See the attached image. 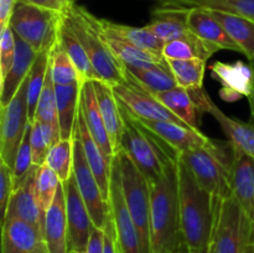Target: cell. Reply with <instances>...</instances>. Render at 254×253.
Here are the masks:
<instances>
[{"label": "cell", "mask_w": 254, "mask_h": 253, "mask_svg": "<svg viewBox=\"0 0 254 253\" xmlns=\"http://www.w3.org/2000/svg\"><path fill=\"white\" fill-rule=\"evenodd\" d=\"M81 82L55 86L61 139H73L81 101Z\"/></svg>", "instance_id": "cell-28"}, {"label": "cell", "mask_w": 254, "mask_h": 253, "mask_svg": "<svg viewBox=\"0 0 254 253\" xmlns=\"http://www.w3.org/2000/svg\"><path fill=\"white\" fill-rule=\"evenodd\" d=\"M35 119L44 122V123L50 124L54 126L60 133V124L59 116H57V101H56V91H55V83L52 79L51 67L49 63V69H47L46 81H45L44 89L40 94L39 103L36 107V114Z\"/></svg>", "instance_id": "cell-41"}, {"label": "cell", "mask_w": 254, "mask_h": 253, "mask_svg": "<svg viewBox=\"0 0 254 253\" xmlns=\"http://www.w3.org/2000/svg\"><path fill=\"white\" fill-rule=\"evenodd\" d=\"M61 15L19 1L12 12L9 26L17 37L40 54L52 50L56 45Z\"/></svg>", "instance_id": "cell-8"}, {"label": "cell", "mask_w": 254, "mask_h": 253, "mask_svg": "<svg viewBox=\"0 0 254 253\" xmlns=\"http://www.w3.org/2000/svg\"><path fill=\"white\" fill-rule=\"evenodd\" d=\"M50 51L40 52L32 66L29 74V83H27V106H29V122L32 123L35 121L36 107L39 103L40 94L44 89L45 81H46L47 69L50 63Z\"/></svg>", "instance_id": "cell-39"}, {"label": "cell", "mask_w": 254, "mask_h": 253, "mask_svg": "<svg viewBox=\"0 0 254 253\" xmlns=\"http://www.w3.org/2000/svg\"><path fill=\"white\" fill-rule=\"evenodd\" d=\"M101 35L107 46L112 51V54L114 55V57L118 60L119 63L124 68H144V67H151L166 62L163 55L145 51V50L139 49V47L133 46L128 42L122 41V40L116 39L113 36L104 35L102 32Z\"/></svg>", "instance_id": "cell-30"}, {"label": "cell", "mask_w": 254, "mask_h": 253, "mask_svg": "<svg viewBox=\"0 0 254 253\" xmlns=\"http://www.w3.org/2000/svg\"><path fill=\"white\" fill-rule=\"evenodd\" d=\"M94 22L99 31L108 36H113L116 39L126 41L133 46L143 49L145 51L153 52V54L163 55L164 45L165 42L156 37L153 32L149 31L145 26L134 27L129 25L118 24V22L109 21L106 19H99L94 16Z\"/></svg>", "instance_id": "cell-27"}, {"label": "cell", "mask_w": 254, "mask_h": 253, "mask_svg": "<svg viewBox=\"0 0 254 253\" xmlns=\"http://www.w3.org/2000/svg\"><path fill=\"white\" fill-rule=\"evenodd\" d=\"M231 195L254 222V159L235 148L231 164Z\"/></svg>", "instance_id": "cell-20"}, {"label": "cell", "mask_w": 254, "mask_h": 253, "mask_svg": "<svg viewBox=\"0 0 254 253\" xmlns=\"http://www.w3.org/2000/svg\"><path fill=\"white\" fill-rule=\"evenodd\" d=\"M179 87L195 91L202 88L207 61L201 59L166 60Z\"/></svg>", "instance_id": "cell-34"}, {"label": "cell", "mask_w": 254, "mask_h": 253, "mask_svg": "<svg viewBox=\"0 0 254 253\" xmlns=\"http://www.w3.org/2000/svg\"><path fill=\"white\" fill-rule=\"evenodd\" d=\"M154 96L190 128L200 130L197 122V107L191 97L190 91L178 86L170 91L160 92Z\"/></svg>", "instance_id": "cell-32"}, {"label": "cell", "mask_w": 254, "mask_h": 253, "mask_svg": "<svg viewBox=\"0 0 254 253\" xmlns=\"http://www.w3.org/2000/svg\"><path fill=\"white\" fill-rule=\"evenodd\" d=\"M123 134L119 150L129 156L136 168L148 179L155 183L163 176L166 168L179 161V154L170 148L154 131L145 128L123 108Z\"/></svg>", "instance_id": "cell-3"}, {"label": "cell", "mask_w": 254, "mask_h": 253, "mask_svg": "<svg viewBox=\"0 0 254 253\" xmlns=\"http://www.w3.org/2000/svg\"><path fill=\"white\" fill-rule=\"evenodd\" d=\"M173 5L230 12L254 21V0H174Z\"/></svg>", "instance_id": "cell-36"}, {"label": "cell", "mask_w": 254, "mask_h": 253, "mask_svg": "<svg viewBox=\"0 0 254 253\" xmlns=\"http://www.w3.org/2000/svg\"><path fill=\"white\" fill-rule=\"evenodd\" d=\"M76 134L81 139L82 146H83L84 155H86L87 163L89 168L93 171L97 181L101 188L102 195L104 200L109 202V191H111V170L112 163H109L108 159L101 150L98 144L93 139L92 134L89 133V129L87 126L86 121H84L83 113L79 108L78 118H77L76 124Z\"/></svg>", "instance_id": "cell-23"}, {"label": "cell", "mask_w": 254, "mask_h": 253, "mask_svg": "<svg viewBox=\"0 0 254 253\" xmlns=\"http://www.w3.org/2000/svg\"><path fill=\"white\" fill-rule=\"evenodd\" d=\"M79 108L83 113L84 121H86L87 126H88L89 133L92 134L93 139L98 144V146L103 151L109 163H113L116 154H114L113 148H112L108 131H107L106 124H104L101 111H99L98 102H97L96 92H94L93 82L92 81H87L82 83Z\"/></svg>", "instance_id": "cell-24"}, {"label": "cell", "mask_w": 254, "mask_h": 253, "mask_svg": "<svg viewBox=\"0 0 254 253\" xmlns=\"http://www.w3.org/2000/svg\"><path fill=\"white\" fill-rule=\"evenodd\" d=\"M57 44L62 47V50L72 60L77 72H78L81 83L87 81L99 79L93 66H92L91 61H89L86 50L83 49L79 40L77 39L74 32L72 31L68 22L64 19V14L61 15V19H60L59 31H57Z\"/></svg>", "instance_id": "cell-29"}, {"label": "cell", "mask_w": 254, "mask_h": 253, "mask_svg": "<svg viewBox=\"0 0 254 253\" xmlns=\"http://www.w3.org/2000/svg\"><path fill=\"white\" fill-rule=\"evenodd\" d=\"M36 169L37 166L35 165L29 175L26 176V179L20 184L19 188L14 190L11 197H10L4 220L19 218V220L30 223L44 233L45 213L46 212L40 206L36 196V190H35Z\"/></svg>", "instance_id": "cell-17"}, {"label": "cell", "mask_w": 254, "mask_h": 253, "mask_svg": "<svg viewBox=\"0 0 254 253\" xmlns=\"http://www.w3.org/2000/svg\"><path fill=\"white\" fill-rule=\"evenodd\" d=\"M14 192V183H12V169L7 164L0 163V208L4 220L6 215L7 205L10 197Z\"/></svg>", "instance_id": "cell-45"}, {"label": "cell", "mask_w": 254, "mask_h": 253, "mask_svg": "<svg viewBox=\"0 0 254 253\" xmlns=\"http://www.w3.org/2000/svg\"><path fill=\"white\" fill-rule=\"evenodd\" d=\"M61 139L60 133L50 124L35 119L31 123V135L30 143L32 148V159L34 165L41 166L46 161V156L49 150L54 144Z\"/></svg>", "instance_id": "cell-38"}, {"label": "cell", "mask_w": 254, "mask_h": 253, "mask_svg": "<svg viewBox=\"0 0 254 253\" xmlns=\"http://www.w3.org/2000/svg\"><path fill=\"white\" fill-rule=\"evenodd\" d=\"M73 139H60L47 153L45 165L55 171L61 183H64L73 174Z\"/></svg>", "instance_id": "cell-35"}, {"label": "cell", "mask_w": 254, "mask_h": 253, "mask_svg": "<svg viewBox=\"0 0 254 253\" xmlns=\"http://www.w3.org/2000/svg\"><path fill=\"white\" fill-rule=\"evenodd\" d=\"M30 135H31V123L27 126L25 135L20 143L19 150H17L16 158H15L14 166H12V183H14V190L20 186V184L26 179L30 171L34 169V159H32V148L30 143Z\"/></svg>", "instance_id": "cell-43"}, {"label": "cell", "mask_w": 254, "mask_h": 253, "mask_svg": "<svg viewBox=\"0 0 254 253\" xmlns=\"http://www.w3.org/2000/svg\"><path fill=\"white\" fill-rule=\"evenodd\" d=\"M208 10V9H207ZM218 21L222 24L231 39L236 42L241 50V54L246 55L250 61H254V21L230 14V12L208 10Z\"/></svg>", "instance_id": "cell-31"}, {"label": "cell", "mask_w": 254, "mask_h": 253, "mask_svg": "<svg viewBox=\"0 0 254 253\" xmlns=\"http://www.w3.org/2000/svg\"><path fill=\"white\" fill-rule=\"evenodd\" d=\"M178 163L169 165L163 176L150 184L151 253H181L185 247L179 206Z\"/></svg>", "instance_id": "cell-1"}, {"label": "cell", "mask_w": 254, "mask_h": 253, "mask_svg": "<svg viewBox=\"0 0 254 253\" xmlns=\"http://www.w3.org/2000/svg\"><path fill=\"white\" fill-rule=\"evenodd\" d=\"M104 252V231L94 227L89 238L86 253H103Z\"/></svg>", "instance_id": "cell-49"}, {"label": "cell", "mask_w": 254, "mask_h": 253, "mask_svg": "<svg viewBox=\"0 0 254 253\" xmlns=\"http://www.w3.org/2000/svg\"><path fill=\"white\" fill-rule=\"evenodd\" d=\"M19 0H0V32L9 26L15 7Z\"/></svg>", "instance_id": "cell-48"}, {"label": "cell", "mask_w": 254, "mask_h": 253, "mask_svg": "<svg viewBox=\"0 0 254 253\" xmlns=\"http://www.w3.org/2000/svg\"><path fill=\"white\" fill-rule=\"evenodd\" d=\"M116 158L119 164L124 200L138 231L140 253H151L150 184L127 154L119 150Z\"/></svg>", "instance_id": "cell-7"}, {"label": "cell", "mask_w": 254, "mask_h": 253, "mask_svg": "<svg viewBox=\"0 0 254 253\" xmlns=\"http://www.w3.org/2000/svg\"><path fill=\"white\" fill-rule=\"evenodd\" d=\"M19 1L35 5V6L50 10V11L57 12V14H64L72 4H74V0H19Z\"/></svg>", "instance_id": "cell-46"}, {"label": "cell", "mask_w": 254, "mask_h": 253, "mask_svg": "<svg viewBox=\"0 0 254 253\" xmlns=\"http://www.w3.org/2000/svg\"><path fill=\"white\" fill-rule=\"evenodd\" d=\"M179 206L184 245L195 253L210 245L215 222V198L205 190L188 166L179 160Z\"/></svg>", "instance_id": "cell-2"}, {"label": "cell", "mask_w": 254, "mask_h": 253, "mask_svg": "<svg viewBox=\"0 0 254 253\" xmlns=\"http://www.w3.org/2000/svg\"><path fill=\"white\" fill-rule=\"evenodd\" d=\"M145 27L165 44L174 40H200L189 29L186 7L179 5L163 4L160 9L154 11L153 20Z\"/></svg>", "instance_id": "cell-21"}, {"label": "cell", "mask_w": 254, "mask_h": 253, "mask_svg": "<svg viewBox=\"0 0 254 253\" xmlns=\"http://www.w3.org/2000/svg\"><path fill=\"white\" fill-rule=\"evenodd\" d=\"M44 238L49 253H68L66 198L62 183L54 202L45 213Z\"/></svg>", "instance_id": "cell-22"}, {"label": "cell", "mask_w": 254, "mask_h": 253, "mask_svg": "<svg viewBox=\"0 0 254 253\" xmlns=\"http://www.w3.org/2000/svg\"><path fill=\"white\" fill-rule=\"evenodd\" d=\"M173 1H174V0H173Z\"/></svg>", "instance_id": "cell-54"}, {"label": "cell", "mask_w": 254, "mask_h": 253, "mask_svg": "<svg viewBox=\"0 0 254 253\" xmlns=\"http://www.w3.org/2000/svg\"><path fill=\"white\" fill-rule=\"evenodd\" d=\"M109 207L111 217L116 230L117 245L121 253H140L138 231L133 217L128 210L124 200L123 189H122L121 173L117 158L112 163L111 170V191H109Z\"/></svg>", "instance_id": "cell-12"}, {"label": "cell", "mask_w": 254, "mask_h": 253, "mask_svg": "<svg viewBox=\"0 0 254 253\" xmlns=\"http://www.w3.org/2000/svg\"><path fill=\"white\" fill-rule=\"evenodd\" d=\"M136 121L143 124L145 128L154 131L178 154L193 148H213L217 144V140L210 139L201 133V130H193L175 122L150 121V119H136Z\"/></svg>", "instance_id": "cell-16"}, {"label": "cell", "mask_w": 254, "mask_h": 253, "mask_svg": "<svg viewBox=\"0 0 254 253\" xmlns=\"http://www.w3.org/2000/svg\"><path fill=\"white\" fill-rule=\"evenodd\" d=\"M112 87H113V92L116 94L119 106L127 113L130 114L133 118L150 119V121H169L189 126L180 118H178L173 112L169 111L164 104H161L153 93H150L148 89L140 86L127 72V69L126 79Z\"/></svg>", "instance_id": "cell-10"}, {"label": "cell", "mask_w": 254, "mask_h": 253, "mask_svg": "<svg viewBox=\"0 0 254 253\" xmlns=\"http://www.w3.org/2000/svg\"><path fill=\"white\" fill-rule=\"evenodd\" d=\"M60 185H61V181L54 170H51L45 164L37 166L36 174H35V190H36L40 206L45 212L54 202Z\"/></svg>", "instance_id": "cell-42"}, {"label": "cell", "mask_w": 254, "mask_h": 253, "mask_svg": "<svg viewBox=\"0 0 254 253\" xmlns=\"http://www.w3.org/2000/svg\"><path fill=\"white\" fill-rule=\"evenodd\" d=\"M16 51V37L11 27L7 26L0 32V83L9 73L15 60Z\"/></svg>", "instance_id": "cell-44"}, {"label": "cell", "mask_w": 254, "mask_h": 253, "mask_svg": "<svg viewBox=\"0 0 254 253\" xmlns=\"http://www.w3.org/2000/svg\"><path fill=\"white\" fill-rule=\"evenodd\" d=\"M73 175L76 179L77 188L88 208L94 227L103 230L111 216V207H109V202L104 200L98 181L87 163L81 139L77 135L76 131L73 136Z\"/></svg>", "instance_id": "cell-11"}, {"label": "cell", "mask_w": 254, "mask_h": 253, "mask_svg": "<svg viewBox=\"0 0 254 253\" xmlns=\"http://www.w3.org/2000/svg\"><path fill=\"white\" fill-rule=\"evenodd\" d=\"M216 51L202 40H174L164 45L163 56L165 60L201 59L208 61Z\"/></svg>", "instance_id": "cell-37"}, {"label": "cell", "mask_w": 254, "mask_h": 253, "mask_svg": "<svg viewBox=\"0 0 254 253\" xmlns=\"http://www.w3.org/2000/svg\"><path fill=\"white\" fill-rule=\"evenodd\" d=\"M2 253H49L44 233L19 218L2 221Z\"/></svg>", "instance_id": "cell-19"}, {"label": "cell", "mask_w": 254, "mask_h": 253, "mask_svg": "<svg viewBox=\"0 0 254 253\" xmlns=\"http://www.w3.org/2000/svg\"><path fill=\"white\" fill-rule=\"evenodd\" d=\"M245 253H254V241L252 243H250L247 248H246V252Z\"/></svg>", "instance_id": "cell-52"}, {"label": "cell", "mask_w": 254, "mask_h": 253, "mask_svg": "<svg viewBox=\"0 0 254 253\" xmlns=\"http://www.w3.org/2000/svg\"><path fill=\"white\" fill-rule=\"evenodd\" d=\"M179 160L192 173L197 183L215 200L231 196V164L233 146L217 141L213 148H193L181 151Z\"/></svg>", "instance_id": "cell-5"}, {"label": "cell", "mask_w": 254, "mask_h": 253, "mask_svg": "<svg viewBox=\"0 0 254 253\" xmlns=\"http://www.w3.org/2000/svg\"><path fill=\"white\" fill-rule=\"evenodd\" d=\"M254 241V222L232 195L215 200L213 253H245Z\"/></svg>", "instance_id": "cell-6"}, {"label": "cell", "mask_w": 254, "mask_h": 253, "mask_svg": "<svg viewBox=\"0 0 254 253\" xmlns=\"http://www.w3.org/2000/svg\"><path fill=\"white\" fill-rule=\"evenodd\" d=\"M186 7V6H185ZM186 22L195 36L211 47L220 50L241 52L240 47L231 39L220 21L203 7H186Z\"/></svg>", "instance_id": "cell-18"}, {"label": "cell", "mask_w": 254, "mask_h": 253, "mask_svg": "<svg viewBox=\"0 0 254 253\" xmlns=\"http://www.w3.org/2000/svg\"><path fill=\"white\" fill-rule=\"evenodd\" d=\"M15 37H16V51H15L14 63L4 81L0 83L1 84L0 87V107L1 108L14 98L22 82L30 74V71L39 56V54L24 40L17 37L16 35Z\"/></svg>", "instance_id": "cell-25"}, {"label": "cell", "mask_w": 254, "mask_h": 253, "mask_svg": "<svg viewBox=\"0 0 254 253\" xmlns=\"http://www.w3.org/2000/svg\"><path fill=\"white\" fill-rule=\"evenodd\" d=\"M50 67H51L55 86H64V84L81 82L73 62L57 42L50 51Z\"/></svg>", "instance_id": "cell-40"}, {"label": "cell", "mask_w": 254, "mask_h": 253, "mask_svg": "<svg viewBox=\"0 0 254 253\" xmlns=\"http://www.w3.org/2000/svg\"><path fill=\"white\" fill-rule=\"evenodd\" d=\"M181 253H190V252H188V251H186V248L184 247L183 252H181ZM195 253H213L212 252V246H211V243H210V245H207L206 247H203L202 250L198 251V252H195Z\"/></svg>", "instance_id": "cell-51"}, {"label": "cell", "mask_w": 254, "mask_h": 253, "mask_svg": "<svg viewBox=\"0 0 254 253\" xmlns=\"http://www.w3.org/2000/svg\"><path fill=\"white\" fill-rule=\"evenodd\" d=\"M127 72L138 82L140 86L148 89L150 93L156 94L166 92L178 87L173 72L169 67L168 61L165 63L155 64L144 68H126Z\"/></svg>", "instance_id": "cell-33"}, {"label": "cell", "mask_w": 254, "mask_h": 253, "mask_svg": "<svg viewBox=\"0 0 254 253\" xmlns=\"http://www.w3.org/2000/svg\"><path fill=\"white\" fill-rule=\"evenodd\" d=\"M103 231H104V252L103 253H121L119 252L118 245H117L116 230H114V225L111 216H109Z\"/></svg>", "instance_id": "cell-47"}, {"label": "cell", "mask_w": 254, "mask_h": 253, "mask_svg": "<svg viewBox=\"0 0 254 253\" xmlns=\"http://www.w3.org/2000/svg\"><path fill=\"white\" fill-rule=\"evenodd\" d=\"M250 64L253 69V88H252V93H251V96L248 97L247 99L251 108V121H254V61H250Z\"/></svg>", "instance_id": "cell-50"}, {"label": "cell", "mask_w": 254, "mask_h": 253, "mask_svg": "<svg viewBox=\"0 0 254 253\" xmlns=\"http://www.w3.org/2000/svg\"><path fill=\"white\" fill-rule=\"evenodd\" d=\"M212 77L222 86L221 97L225 101L235 102L242 97H250L253 88V69L243 61H216L208 66Z\"/></svg>", "instance_id": "cell-15"}, {"label": "cell", "mask_w": 254, "mask_h": 253, "mask_svg": "<svg viewBox=\"0 0 254 253\" xmlns=\"http://www.w3.org/2000/svg\"><path fill=\"white\" fill-rule=\"evenodd\" d=\"M64 16L86 50L99 81L111 86L123 82L126 79V68L119 63L104 42L94 22V15L74 2L64 12Z\"/></svg>", "instance_id": "cell-4"}, {"label": "cell", "mask_w": 254, "mask_h": 253, "mask_svg": "<svg viewBox=\"0 0 254 253\" xmlns=\"http://www.w3.org/2000/svg\"><path fill=\"white\" fill-rule=\"evenodd\" d=\"M27 83L29 76L22 82L14 98L1 108L0 126V159L12 169L20 143L29 126L27 106Z\"/></svg>", "instance_id": "cell-9"}, {"label": "cell", "mask_w": 254, "mask_h": 253, "mask_svg": "<svg viewBox=\"0 0 254 253\" xmlns=\"http://www.w3.org/2000/svg\"><path fill=\"white\" fill-rule=\"evenodd\" d=\"M92 82H93L99 111H101L102 118H103L104 124H106L112 148H113L114 154H117L119 151V148H121L122 134H123L124 126L121 106L117 101L116 94L113 92V87L111 84L99 81V79H94Z\"/></svg>", "instance_id": "cell-26"}, {"label": "cell", "mask_w": 254, "mask_h": 253, "mask_svg": "<svg viewBox=\"0 0 254 253\" xmlns=\"http://www.w3.org/2000/svg\"><path fill=\"white\" fill-rule=\"evenodd\" d=\"M78 1V0H74V2ZM156 1H160L161 4H169V2H171L173 0H156Z\"/></svg>", "instance_id": "cell-53"}, {"label": "cell", "mask_w": 254, "mask_h": 253, "mask_svg": "<svg viewBox=\"0 0 254 253\" xmlns=\"http://www.w3.org/2000/svg\"><path fill=\"white\" fill-rule=\"evenodd\" d=\"M200 113H208L221 126L233 148L254 159V121L242 122L223 113L203 88L190 91Z\"/></svg>", "instance_id": "cell-13"}, {"label": "cell", "mask_w": 254, "mask_h": 253, "mask_svg": "<svg viewBox=\"0 0 254 253\" xmlns=\"http://www.w3.org/2000/svg\"><path fill=\"white\" fill-rule=\"evenodd\" d=\"M62 184L66 198L68 253H86L92 231L94 228L93 221L79 193L73 174L68 180Z\"/></svg>", "instance_id": "cell-14"}]
</instances>
